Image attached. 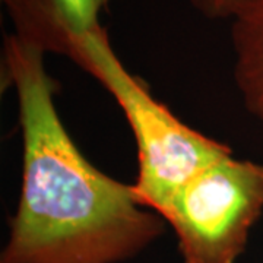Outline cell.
<instances>
[{"label": "cell", "mask_w": 263, "mask_h": 263, "mask_svg": "<svg viewBox=\"0 0 263 263\" xmlns=\"http://www.w3.org/2000/svg\"><path fill=\"white\" fill-rule=\"evenodd\" d=\"M2 63L16 97L22 174L0 263H124L143 253L167 224L78 148L46 54L9 34Z\"/></svg>", "instance_id": "obj_1"}, {"label": "cell", "mask_w": 263, "mask_h": 263, "mask_svg": "<svg viewBox=\"0 0 263 263\" xmlns=\"http://www.w3.org/2000/svg\"><path fill=\"white\" fill-rule=\"evenodd\" d=\"M75 65L92 76L124 114L138 154L132 186L142 205L160 216L193 176L233 152L226 143L192 129L158 101L148 85L123 65L104 27L84 38Z\"/></svg>", "instance_id": "obj_2"}, {"label": "cell", "mask_w": 263, "mask_h": 263, "mask_svg": "<svg viewBox=\"0 0 263 263\" xmlns=\"http://www.w3.org/2000/svg\"><path fill=\"white\" fill-rule=\"evenodd\" d=\"M262 215L263 162L230 152L189 180L161 218L183 263H237Z\"/></svg>", "instance_id": "obj_3"}, {"label": "cell", "mask_w": 263, "mask_h": 263, "mask_svg": "<svg viewBox=\"0 0 263 263\" xmlns=\"http://www.w3.org/2000/svg\"><path fill=\"white\" fill-rule=\"evenodd\" d=\"M15 37L41 53L76 62L84 38L101 28V15L119 0H0Z\"/></svg>", "instance_id": "obj_4"}, {"label": "cell", "mask_w": 263, "mask_h": 263, "mask_svg": "<svg viewBox=\"0 0 263 263\" xmlns=\"http://www.w3.org/2000/svg\"><path fill=\"white\" fill-rule=\"evenodd\" d=\"M230 22L235 88L246 110L263 124V0H246Z\"/></svg>", "instance_id": "obj_5"}, {"label": "cell", "mask_w": 263, "mask_h": 263, "mask_svg": "<svg viewBox=\"0 0 263 263\" xmlns=\"http://www.w3.org/2000/svg\"><path fill=\"white\" fill-rule=\"evenodd\" d=\"M193 9L203 18L211 21L233 19L246 0H189Z\"/></svg>", "instance_id": "obj_6"}]
</instances>
